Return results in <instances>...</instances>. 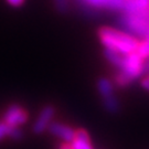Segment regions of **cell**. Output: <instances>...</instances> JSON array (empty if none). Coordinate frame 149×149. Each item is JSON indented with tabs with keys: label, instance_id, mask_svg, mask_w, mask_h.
<instances>
[{
	"label": "cell",
	"instance_id": "obj_1",
	"mask_svg": "<svg viewBox=\"0 0 149 149\" xmlns=\"http://www.w3.org/2000/svg\"><path fill=\"white\" fill-rule=\"evenodd\" d=\"M98 38L105 49L113 50L123 55L136 52L139 45L136 38L111 27L101 28L98 30Z\"/></svg>",
	"mask_w": 149,
	"mask_h": 149
},
{
	"label": "cell",
	"instance_id": "obj_2",
	"mask_svg": "<svg viewBox=\"0 0 149 149\" xmlns=\"http://www.w3.org/2000/svg\"><path fill=\"white\" fill-rule=\"evenodd\" d=\"M144 59H141L137 52L124 55L122 64L118 68L120 72L115 79L117 85L124 87L144 74Z\"/></svg>",
	"mask_w": 149,
	"mask_h": 149
},
{
	"label": "cell",
	"instance_id": "obj_3",
	"mask_svg": "<svg viewBox=\"0 0 149 149\" xmlns=\"http://www.w3.org/2000/svg\"><path fill=\"white\" fill-rule=\"evenodd\" d=\"M120 22L129 32L139 37L147 38L149 36V18L145 17L125 15L120 19Z\"/></svg>",
	"mask_w": 149,
	"mask_h": 149
},
{
	"label": "cell",
	"instance_id": "obj_4",
	"mask_svg": "<svg viewBox=\"0 0 149 149\" xmlns=\"http://www.w3.org/2000/svg\"><path fill=\"white\" fill-rule=\"evenodd\" d=\"M28 114L27 112L19 105H11L7 108L3 116V122L10 127H19L22 124L27 123Z\"/></svg>",
	"mask_w": 149,
	"mask_h": 149
},
{
	"label": "cell",
	"instance_id": "obj_5",
	"mask_svg": "<svg viewBox=\"0 0 149 149\" xmlns=\"http://www.w3.org/2000/svg\"><path fill=\"white\" fill-rule=\"evenodd\" d=\"M54 114H55V109L53 106L48 105V106L43 107L38 118L36 119L34 124H33V127H32L33 133L37 134V135L44 133L48 129L49 125L52 123V118H53Z\"/></svg>",
	"mask_w": 149,
	"mask_h": 149
},
{
	"label": "cell",
	"instance_id": "obj_6",
	"mask_svg": "<svg viewBox=\"0 0 149 149\" xmlns=\"http://www.w3.org/2000/svg\"><path fill=\"white\" fill-rule=\"evenodd\" d=\"M48 130L52 134L53 136L58 137V138L62 139L65 141V144H71L72 140L74 139L75 132L72 127H70L65 124L59 122H52L48 127Z\"/></svg>",
	"mask_w": 149,
	"mask_h": 149
},
{
	"label": "cell",
	"instance_id": "obj_7",
	"mask_svg": "<svg viewBox=\"0 0 149 149\" xmlns=\"http://www.w3.org/2000/svg\"><path fill=\"white\" fill-rule=\"evenodd\" d=\"M123 10L127 15L149 18V0H126Z\"/></svg>",
	"mask_w": 149,
	"mask_h": 149
},
{
	"label": "cell",
	"instance_id": "obj_8",
	"mask_svg": "<svg viewBox=\"0 0 149 149\" xmlns=\"http://www.w3.org/2000/svg\"><path fill=\"white\" fill-rule=\"evenodd\" d=\"M70 145L72 149H93L90 136L84 129H79L75 132L74 139Z\"/></svg>",
	"mask_w": 149,
	"mask_h": 149
},
{
	"label": "cell",
	"instance_id": "obj_9",
	"mask_svg": "<svg viewBox=\"0 0 149 149\" xmlns=\"http://www.w3.org/2000/svg\"><path fill=\"white\" fill-rule=\"evenodd\" d=\"M97 90L100 92L102 97H108L111 95H114V87H113L112 82L106 79V77H102L97 81Z\"/></svg>",
	"mask_w": 149,
	"mask_h": 149
},
{
	"label": "cell",
	"instance_id": "obj_10",
	"mask_svg": "<svg viewBox=\"0 0 149 149\" xmlns=\"http://www.w3.org/2000/svg\"><path fill=\"white\" fill-rule=\"evenodd\" d=\"M103 105L105 107L107 112L112 113V114H116L119 112L120 109V105L118 103L117 98L114 95H111L108 97H104L103 98Z\"/></svg>",
	"mask_w": 149,
	"mask_h": 149
},
{
	"label": "cell",
	"instance_id": "obj_11",
	"mask_svg": "<svg viewBox=\"0 0 149 149\" xmlns=\"http://www.w3.org/2000/svg\"><path fill=\"white\" fill-rule=\"evenodd\" d=\"M104 55H105V58L107 59V61L109 62V63H112L114 66H116V68H119L120 66V64H122V61H123V54H119L117 52H115V51H113V50H108V49H105L104 50Z\"/></svg>",
	"mask_w": 149,
	"mask_h": 149
},
{
	"label": "cell",
	"instance_id": "obj_12",
	"mask_svg": "<svg viewBox=\"0 0 149 149\" xmlns=\"http://www.w3.org/2000/svg\"><path fill=\"white\" fill-rule=\"evenodd\" d=\"M137 54L141 59H148L149 58V36L141 43H139L138 49H137Z\"/></svg>",
	"mask_w": 149,
	"mask_h": 149
},
{
	"label": "cell",
	"instance_id": "obj_13",
	"mask_svg": "<svg viewBox=\"0 0 149 149\" xmlns=\"http://www.w3.org/2000/svg\"><path fill=\"white\" fill-rule=\"evenodd\" d=\"M8 137H10L13 140H20L23 137V133H22L21 129H19L18 127H10Z\"/></svg>",
	"mask_w": 149,
	"mask_h": 149
},
{
	"label": "cell",
	"instance_id": "obj_14",
	"mask_svg": "<svg viewBox=\"0 0 149 149\" xmlns=\"http://www.w3.org/2000/svg\"><path fill=\"white\" fill-rule=\"evenodd\" d=\"M9 130L10 126H8L5 122H0V140H2L6 136L9 135Z\"/></svg>",
	"mask_w": 149,
	"mask_h": 149
},
{
	"label": "cell",
	"instance_id": "obj_15",
	"mask_svg": "<svg viewBox=\"0 0 149 149\" xmlns=\"http://www.w3.org/2000/svg\"><path fill=\"white\" fill-rule=\"evenodd\" d=\"M55 2V6H56V9L60 11V12H66L68 10V0H54Z\"/></svg>",
	"mask_w": 149,
	"mask_h": 149
},
{
	"label": "cell",
	"instance_id": "obj_16",
	"mask_svg": "<svg viewBox=\"0 0 149 149\" xmlns=\"http://www.w3.org/2000/svg\"><path fill=\"white\" fill-rule=\"evenodd\" d=\"M24 0H7V2L12 7H20Z\"/></svg>",
	"mask_w": 149,
	"mask_h": 149
},
{
	"label": "cell",
	"instance_id": "obj_17",
	"mask_svg": "<svg viewBox=\"0 0 149 149\" xmlns=\"http://www.w3.org/2000/svg\"><path fill=\"white\" fill-rule=\"evenodd\" d=\"M141 86H143V88L149 92V77H145L144 80L141 81Z\"/></svg>",
	"mask_w": 149,
	"mask_h": 149
},
{
	"label": "cell",
	"instance_id": "obj_18",
	"mask_svg": "<svg viewBox=\"0 0 149 149\" xmlns=\"http://www.w3.org/2000/svg\"><path fill=\"white\" fill-rule=\"evenodd\" d=\"M149 73V60L144 63V73Z\"/></svg>",
	"mask_w": 149,
	"mask_h": 149
},
{
	"label": "cell",
	"instance_id": "obj_19",
	"mask_svg": "<svg viewBox=\"0 0 149 149\" xmlns=\"http://www.w3.org/2000/svg\"><path fill=\"white\" fill-rule=\"evenodd\" d=\"M60 149H72V148H71V145L70 144H63L60 146Z\"/></svg>",
	"mask_w": 149,
	"mask_h": 149
},
{
	"label": "cell",
	"instance_id": "obj_20",
	"mask_svg": "<svg viewBox=\"0 0 149 149\" xmlns=\"http://www.w3.org/2000/svg\"><path fill=\"white\" fill-rule=\"evenodd\" d=\"M148 77H149V76H148Z\"/></svg>",
	"mask_w": 149,
	"mask_h": 149
}]
</instances>
